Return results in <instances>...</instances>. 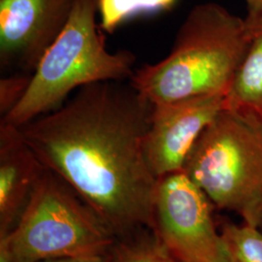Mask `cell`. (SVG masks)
<instances>
[{
	"label": "cell",
	"instance_id": "277c9868",
	"mask_svg": "<svg viewBox=\"0 0 262 262\" xmlns=\"http://www.w3.org/2000/svg\"><path fill=\"white\" fill-rule=\"evenodd\" d=\"M213 204L247 225L262 220V119L225 108L200 134L183 169Z\"/></svg>",
	"mask_w": 262,
	"mask_h": 262
},
{
	"label": "cell",
	"instance_id": "9a60e30c",
	"mask_svg": "<svg viewBox=\"0 0 262 262\" xmlns=\"http://www.w3.org/2000/svg\"><path fill=\"white\" fill-rule=\"evenodd\" d=\"M36 262H112V253L102 255L86 256V257H64V258H53Z\"/></svg>",
	"mask_w": 262,
	"mask_h": 262
},
{
	"label": "cell",
	"instance_id": "5b68a950",
	"mask_svg": "<svg viewBox=\"0 0 262 262\" xmlns=\"http://www.w3.org/2000/svg\"><path fill=\"white\" fill-rule=\"evenodd\" d=\"M9 237L14 262L102 255L117 242L94 210L48 168Z\"/></svg>",
	"mask_w": 262,
	"mask_h": 262
},
{
	"label": "cell",
	"instance_id": "52a82bcc",
	"mask_svg": "<svg viewBox=\"0 0 262 262\" xmlns=\"http://www.w3.org/2000/svg\"><path fill=\"white\" fill-rule=\"evenodd\" d=\"M74 0H0V66L32 74L61 33Z\"/></svg>",
	"mask_w": 262,
	"mask_h": 262
},
{
	"label": "cell",
	"instance_id": "30bf717a",
	"mask_svg": "<svg viewBox=\"0 0 262 262\" xmlns=\"http://www.w3.org/2000/svg\"><path fill=\"white\" fill-rule=\"evenodd\" d=\"M250 42L225 97V108L253 113L262 119V14L247 16Z\"/></svg>",
	"mask_w": 262,
	"mask_h": 262
},
{
	"label": "cell",
	"instance_id": "ba28073f",
	"mask_svg": "<svg viewBox=\"0 0 262 262\" xmlns=\"http://www.w3.org/2000/svg\"><path fill=\"white\" fill-rule=\"evenodd\" d=\"M225 95H203L152 106L144 152L157 179L183 169L198 137L225 108Z\"/></svg>",
	"mask_w": 262,
	"mask_h": 262
},
{
	"label": "cell",
	"instance_id": "5bb4252c",
	"mask_svg": "<svg viewBox=\"0 0 262 262\" xmlns=\"http://www.w3.org/2000/svg\"><path fill=\"white\" fill-rule=\"evenodd\" d=\"M32 74L15 72L0 80V114L8 115L27 94Z\"/></svg>",
	"mask_w": 262,
	"mask_h": 262
},
{
	"label": "cell",
	"instance_id": "8992f818",
	"mask_svg": "<svg viewBox=\"0 0 262 262\" xmlns=\"http://www.w3.org/2000/svg\"><path fill=\"white\" fill-rule=\"evenodd\" d=\"M211 200L184 170L158 179L155 232L179 261L229 262Z\"/></svg>",
	"mask_w": 262,
	"mask_h": 262
},
{
	"label": "cell",
	"instance_id": "7c38bea8",
	"mask_svg": "<svg viewBox=\"0 0 262 262\" xmlns=\"http://www.w3.org/2000/svg\"><path fill=\"white\" fill-rule=\"evenodd\" d=\"M177 0H97L99 27L113 33L126 20L144 14L170 10Z\"/></svg>",
	"mask_w": 262,
	"mask_h": 262
},
{
	"label": "cell",
	"instance_id": "3957f363",
	"mask_svg": "<svg viewBox=\"0 0 262 262\" xmlns=\"http://www.w3.org/2000/svg\"><path fill=\"white\" fill-rule=\"evenodd\" d=\"M97 14V0H74L66 27L38 63L27 94L1 122L21 126L56 110L86 84L130 79L136 56L107 49Z\"/></svg>",
	"mask_w": 262,
	"mask_h": 262
},
{
	"label": "cell",
	"instance_id": "4fadbf2b",
	"mask_svg": "<svg viewBox=\"0 0 262 262\" xmlns=\"http://www.w3.org/2000/svg\"><path fill=\"white\" fill-rule=\"evenodd\" d=\"M256 227L224 226L221 235L229 262H262V234Z\"/></svg>",
	"mask_w": 262,
	"mask_h": 262
},
{
	"label": "cell",
	"instance_id": "2e32d148",
	"mask_svg": "<svg viewBox=\"0 0 262 262\" xmlns=\"http://www.w3.org/2000/svg\"><path fill=\"white\" fill-rule=\"evenodd\" d=\"M0 262H14L9 234L0 236Z\"/></svg>",
	"mask_w": 262,
	"mask_h": 262
},
{
	"label": "cell",
	"instance_id": "9c48e42d",
	"mask_svg": "<svg viewBox=\"0 0 262 262\" xmlns=\"http://www.w3.org/2000/svg\"><path fill=\"white\" fill-rule=\"evenodd\" d=\"M46 169L19 126L0 122V236L18 225Z\"/></svg>",
	"mask_w": 262,
	"mask_h": 262
},
{
	"label": "cell",
	"instance_id": "7a4b0ae2",
	"mask_svg": "<svg viewBox=\"0 0 262 262\" xmlns=\"http://www.w3.org/2000/svg\"><path fill=\"white\" fill-rule=\"evenodd\" d=\"M250 42L245 19L207 2L189 11L168 56L135 69L134 90L152 106L228 93Z\"/></svg>",
	"mask_w": 262,
	"mask_h": 262
},
{
	"label": "cell",
	"instance_id": "e0dca14e",
	"mask_svg": "<svg viewBox=\"0 0 262 262\" xmlns=\"http://www.w3.org/2000/svg\"><path fill=\"white\" fill-rule=\"evenodd\" d=\"M248 6V16H258L262 14V0H245Z\"/></svg>",
	"mask_w": 262,
	"mask_h": 262
},
{
	"label": "cell",
	"instance_id": "6da1fadb",
	"mask_svg": "<svg viewBox=\"0 0 262 262\" xmlns=\"http://www.w3.org/2000/svg\"><path fill=\"white\" fill-rule=\"evenodd\" d=\"M121 82L86 84L56 110L19 126L45 167L66 181L117 239L155 230L158 183L144 152L152 105Z\"/></svg>",
	"mask_w": 262,
	"mask_h": 262
},
{
	"label": "cell",
	"instance_id": "8fae6325",
	"mask_svg": "<svg viewBox=\"0 0 262 262\" xmlns=\"http://www.w3.org/2000/svg\"><path fill=\"white\" fill-rule=\"evenodd\" d=\"M111 253L112 262H181L152 229H142L117 239Z\"/></svg>",
	"mask_w": 262,
	"mask_h": 262
}]
</instances>
